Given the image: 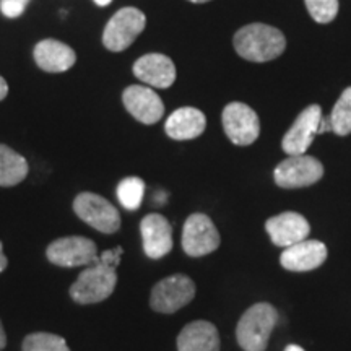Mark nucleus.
Here are the masks:
<instances>
[{"label": "nucleus", "instance_id": "obj_1", "mask_svg": "<svg viewBox=\"0 0 351 351\" xmlns=\"http://www.w3.org/2000/svg\"><path fill=\"white\" fill-rule=\"evenodd\" d=\"M124 249L121 245L104 251L96 261L83 270L77 282L70 287V296L80 304H95L108 300L117 285V267H119Z\"/></svg>", "mask_w": 351, "mask_h": 351}, {"label": "nucleus", "instance_id": "obj_2", "mask_svg": "<svg viewBox=\"0 0 351 351\" xmlns=\"http://www.w3.org/2000/svg\"><path fill=\"white\" fill-rule=\"evenodd\" d=\"M232 44L236 52L249 62H269L283 54L287 39L274 26L252 23L234 34Z\"/></svg>", "mask_w": 351, "mask_h": 351}, {"label": "nucleus", "instance_id": "obj_3", "mask_svg": "<svg viewBox=\"0 0 351 351\" xmlns=\"http://www.w3.org/2000/svg\"><path fill=\"white\" fill-rule=\"evenodd\" d=\"M278 313L269 302H257L239 319L236 339L244 351H265Z\"/></svg>", "mask_w": 351, "mask_h": 351}, {"label": "nucleus", "instance_id": "obj_4", "mask_svg": "<svg viewBox=\"0 0 351 351\" xmlns=\"http://www.w3.org/2000/svg\"><path fill=\"white\" fill-rule=\"evenodd\" d=\"M147 25V16L135 7L121 8L108 21L103 33V44L108 51L122 52L134 44Z\"/></svg>", "mask_w": 351, "mask_h": 351}, {"label": "nucleus", "instance_id": "obj_5", "mask_svg": "<svg viewBox=\"0 0 351 351\" xmlns=\"http://www.w3.org/2000/svg\"><path fill=\"white\" fill-rule=\"evenodd\" d=\"M73 212L86 225L104 234H111L121 228V215L111 202L93 192H82L73 200Z\"/></svg>", "mask_w": 351, "mask_h": 351}, {"label": "nucleus", "instance_id": "obj_6", "mask_svg": "<svg viewBox=\"0 0 351 351\" xmlns=\"http://www.w3.org/2000/svg\"><path fill=\"white\" fill-rule=\"evenodd\" d=\"M195 296V283L186 275H171L152 289L150 304L156 313L173 314L182 309Z\"/></svg>", "mask_w": 351, "mask_h": 351}, {"label": "nucleus", "instance_id": "obj_7", "mask_svg": "<svg viewBox=\"0 0 351 351\" xmlns=\"http://www.w3.org/2000/svg\"><path fill=\"white\" fill-rule=\"evenodd\" d=\"M223 129L228 138L239 147L252 145L261 135V122L256 111L244 103H230L223 109Z\"/></svg>", "mask_w": 351, "mask_h": 351}, {"label": "nucleus", "instance_id": "obj_8", "mask_svg": "<svg viewBox=\"0 0 351 351\" xmlns=\"http://www.w3.org/2000/svg\"><path fill=\"white\" fill-rule=\"evenodd\" d=\"M219 232L207 215L194 213L184 223L182 249L187 256L202 257L217 251Z\"/></svg>", "mask_w": 351, "mask_h": 351}, {"label": "nucleus", "instance_id": "obj_9", "mask_svg": "<svg viewBox=\"0 0 351 351\" xmlns=\"http://www.w3.org/2000/svg\"><path fill=\"white\" fill-rule=\"evenodd\" d=\"M324 176V166L313 156H289L275 168L276 186L283 189H298L313 186Z\"/></svg>", "mask_w": 351, "mask_h": 351}, {"label": "nucleus", "instance_id": "obj_10", "mask_svg": "<svg viewBox=\"0 0 351 351\" xmlns=\"http://www.w3.org/2000/svg\"><path fill=\"white\" fill-rule=\"evenodd\" d=\"M47 258L59 267L91 265L98 257V247L83 236H69L56 239L47 247Z\"/></svg>", "mask_w": 351, "mask_h": 351}, {"label": "nucleus", "instance_id": "obj_11", "mask_svg": "<svg viewBox=\"0 0 351 351\" xmlns=\"http://www.w3.org/2000/svg\"><path fill=\"white\" fill-rule=\"evenodd\" d=\"M320 119H322V109L319 104L306 108L296 117L295 124L289 127L287 135L283 137V152L289 156L304 155L307 148L313 145L315 135H319L317 130Z\"/></svg>", "mask_w": 351, "mask_h": 351}, {"label": "nucleus", "instance_id": "obj_12", "mask_svg": "<svg viewBox=\"0 0 351 351\" xmlns=\"http://www.w3.org/2000/svg\"><path fill=\"white\" fill-rule=\"evenodd\" d=\"M124 106L142 124H156L163 117L165 104L153 88L132 85L122 95Z\"/></svg>", "mask_w": 351, "mask_h": 351}, {"label": "nucleus", "instance_id": "obj_13", "mask_svg": "<svg viewBox=\"0 0 351 351\" xmlns=\"http://www.w3.org/2000/svg\"><path fill=\"white\" fill-rule=\"evenodd\" d=\"M265 230L271 243L280 247H289L304 241L311 232L309 221L296 212H285L267 219Z\"/></svg>", "mask_w": 351, "mask_h": 351}, {"label": "nucleus", "instance_id": "obj_14", "mask_svg": "<svg viewBox=\"0 0 351 351\" xmlns=\"http://www.w3.org/2000/svg\"><path fill=\"white\" fill-rule=\"evenodd\" d=\"M143 251L147 257L161 258L173 249V228L163 215L150 213L140 223Z\"/></svg>", "mask_w": 351, "mask_h": 351}, {"label": "nucleus", "instance_id": "obj_15", "mask_svg": "<svg viewBox=\"0 0 351 351\" xmlns=\"http://www.w3.org/2000/svg\"><path fill=\"white\" fill-rule=\"evenodd\" d=\"M134 75L150 88H169L176 82L174 62L168 56L152 52L134 64Z\"/></svg>", "mask_w": 351, "mask_h": 351}, {"label": "nucleus", "instance_id": "obj_16", "mask_svg": "<svg viewBox=\"0 0 351 351\" xmlns=\"http://www.w3.org/2000/svg\"><path fill=\"white\" fill-rule=\"evenodd\" d=\"M327 258V247L320 241L304 239L289 245L280 257L283 269L289 271H309L322 265Z\"/></svg>", "mask_w": 351, "mask_h": 351}, {"label": "nucleus", "instance_id": "obj_17", "mask_svg": "<svg viewBox=\"0 0 351 351\" xmlns=\"http://www.w3.org/2000/svg\"><path fill=\"white\" fill-rule=\"evenodd\" d=\"M34 60L38 67L49 73L67 72L77 62V54L67 44L57 39H43L34 47Z\"/></svg>", "mask_w": 351, "mask_h": 351}, {"label": "nucleus", "instance_id": "obj_18", "mask_svg": "<svg viewBox=\"0 0 351 351\" xmlns=\"http://www.w3.org/2000/svg\"><path fill=\"white\" fill-rule=\"evenodd\" d=\"M178 351H219L217 327L207 320L187 324L178 337Z\"/></svg>", "mask_w": 351, "mask_h": 351}, {"label": "nucleus", "instance_id": "obj_19", "mask_svg": "<svg viewBox=\"0 0 351 351\" xmlns=\"http://www.w3.org/2000/svg\"><path fill=\"white\" fill-rule=\"evenodd\" d=\"M207 127L205 114L197 108L176 109L166 121L165 130L173 140H192L204 134Z\"/></svg>", "mask_w": 351, "mask_h": 351}, {"label": "nucleus", "instance_id": "obj_20", "mask_svg": "<svg viewBox=\"0 0 351 351\" xmlns=\"http://www.w3.org/2000/svg\"><path fill=\"white\" fill-rule=\"evenodd\" d=\"M28 176V161L7 145H0V186L13 187Z\"/></svg>", "mask_w": 351, "mask_h": 351}, {"label": "nucleus", "instance_id": "obj_21", "mask_svg": "<svg viewBox=\"0 0 351 351\" xmlns=\"http://www.w3.org/2000/svg\"><path fill=\"white\" fill-rule=\"evenodd\" d=\"M330 122L332 132H335L337 135L343 137L351 134V86L346 88L333 106Z\"/></svg>", "mask_w": 351, "mask_h": 351}, {"label": "nucleus", "instance_id": "obj_22", "mask_svg": "<svg viewBox=\"0 0 351 351\" xmlns=\"http://www.w3.org/2000/svg\"><path fill=\"white\" fill-rule=\"evenodd\" d=\"M117 199L127 210H137L142 205L145 194V182L140 178H125L117 186Z\"/></svg>", "mask_w": 351, "mask_h": 351}, {"label": "nucleus", "instance_id": "obj_23", "mask_svg": "<svg viewBox=\"0 0 351 351\" xmlns=\"http://www.w3.org/2000/svg\"><path fill=\"white\" fill-rule=\"evenodd\" d=\"M23 351H70L67 341L54 333L36 332L23 341Z\"/></svg>", "mask_w": 351, "mask_h": 351}, {"label": "nucleus", "instance_id": "obj_24", "mask_svg": "<svg viewBox=\"0 0 351 351\" xmlns=\"http://www.w3.org/2000/svg\"><path fill=\"white\" fill-rule=\"evenodd\" d=\"M307 12L317 23H330L339 13V0H304Z\"/></svg>", "mask_w": 351, "mask_h": 351}, {"label": "nucleus", "instance_id": "obj_25", "mask_svg": "<svg viewBox=\"0 0 351 351\" xmlns=\"http://www.w3.org/2000/svg\"><path fill=\"white\" fill-rule=\"evenodd\" d=\"M32 0H0V10L7 19H19L26 10Z\"/></svg>", "mask_w": 351, "mask_h": 351}, {"label": "nucleus", "instance_id": "obj_26", "mask_svg": "<svg viewBox=\"0 0 351 351\" xmlns=\"http://www.w3.org/2000/svg\"><path fill=\"white\" fill-rule=\"evenodd\" d=\"M330 130H332L330 116H327V117L322 116V119H320V122H319V130H317V134H324V132H330Z\"/></svg>", "mask_w": 351, "mask_h": 351}, {"label": "nucleus", "instance_id": "obj_27", "mask_svg": "<svg viewBox=\"0 0 351 351\" xmlns=\"http://www.w3.org/2000/svg\"><path fill=\"white\" fill-rule=\"evenodd\" d=\"M7 95H8V85L7 82L3 80V77H0V101L5 99Z\"/></svg>", "mask_w": 351, "mask_h": 351}, {"label": "nucleus", "instance_id": "obj_28", "mask_svg": "<svg viewBox=\"0 0 351 351\" xmlns=\"http://www.w3.org/2000/svg\"><path fill=\"white\" fill-rule=\"evenodd\" d=\"M7 265H8V261H7L5 254H3V245H2V243H0V271L5 270Z\"/></svg>", "mask_w": 351, "mask_h": 351}, {"label": "nucleus", "instance_id": "obj_29", "mask_svg": "<svg viewBox=\"0 0 351 351\" xmlns=\"http://www.w3.org/2000/svg\"><path fill=\"white\" fill-rule=\"evenodd\" d=\"M7 345V335H5V330H3L2 327V322H0V351L5 348Z\"/></svg>", "mask_w": 351, "mask_h": 351}, {"label": "nucleus", "instance_id": "obj_30", "mask_svg": "<svg viewBox=\"0 0 351 351\" xmlns=\"http://www.w3.org/2000/svg\"><path fill=\"white\" fill-rule=\"evenodd\" d=\"M93 2L96 3V5H99V7H106V5H109V3L112 2V0H93Z\"/></svg>", "mask_w": 351, "mask_h": 351}, {"label": "nucleus", "instance_id": "obj_31", "mask_svg": "<svg viewBox=\"0 0 351 351\" xmlns=\"http://www.w3.org/2000/svg\"><path fill=\"white\" fill-rule=\"evenodd\" d=\"M285 351H304L301 348V346H298V345H288L287 348H285Z\"/></svg>", "mask_w": 351, "mask_h": 351}, {"label": "nucleus", "instance_id": "obj_32", "mask_svg": "<svg viewBox=\"0 0 351 351\" xmlns=\"http://www.w3.org/2000/svg\"><path fill=\"white\" fill-rule=\"evenodd\" d=\"M189 2H194V3H205V2H210V0H189Z\"/></svg>", "mask_w": 351, "mask_h": 351}]
</instances>
